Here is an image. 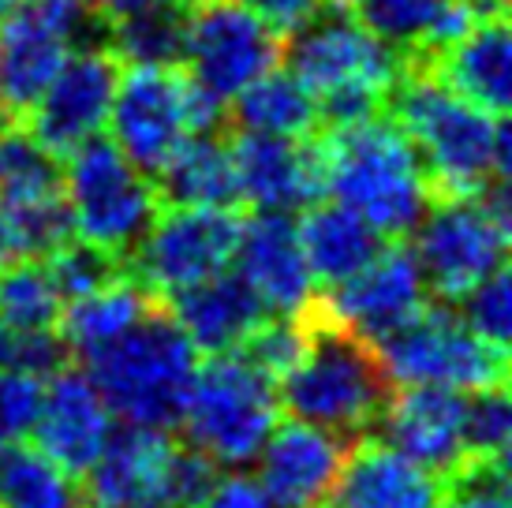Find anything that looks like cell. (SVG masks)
<instances>
[{
	"label": "cell",
	"instance_id": "1",
	"mask_svg": "<svg viewBox=\"0 0 512 508\" xmlns=\"http://www.w3.org/2000/svg\"><path fill=\"white\" fill-rule=\"evenodd\" d=\"M385 109L412 139L434 198H471L509 180L512 139L505 116L460 98L430 68L408 64Z\"/></svg>",
	"mask_w": 512,
	"mask_h": 508
},
{
	"label": "cell",
	"instance_id": "2",
	"mask_svg": "<svg viewBox=\"0 0 512 508\" xmlns=\"http://www.w3.org/2000/svg\"><path fill=\"white\" fill-rule=\"evenodd\" d=\"M326 195L359 213L382 240H404L430 210L423 161L412 139L389 113L363 116L356 124L322 127L318 135Z\"/></svg>",
	"mask_w": 512,
	"mask_h": 508
},
{
	"label": "cell",
	"instance_id": "3",
	"mask_svg": "<svg viewBox=\"0 0 512 508\" xmlns=\"http://www.w3.org/2000/svg\"><path fill=\"white\" fill-rule=\"evenodd\" d=\"M281 64L314 94L322 127H341L385 113L389 90L400 83L408 57L344 8H318L292 30Z\"/></svg>",
	"mask_w": 512,
	"mask_h": 508
},
{
	"label": "cell",
	"instance_id": "4",
	"mask_svg": "<svg viewBox=\"0 0 512 508\" xmlns=\"http://www.w3.org/2000/svg\"><path fill=\"white\" fill-rule=\"evenodd\" d=\"M311 337L299 363L277 381L281 415L356 441L374 430L393 385L374 344L307 311Z\"/></svg>",
	"mask_w": 512,
	"mask_h": 508
},
{
	"label": "cell",
	"instance_id": "5",
	"mask_svg": "<svg viewBox=\"0 0 512 508\" xmlns=\"http://www.w3.org/2000/svg\"><path fill=\"white\" fill-rule=\"evenodd\" d=\"M199 352L157 303L143 322L101 352L86 355V378L124 426L172 430L199 370Z\"/></svg>",
	"mask_w": 512,
	"mask_h": 508
},
{
	"label": "cell",
	"instance_id": "6",
	"mask_svg": "<svg viewBox=\"0 0 512 508\" xmlns=\"http://www.w3.org/2000/svg\"><path fill=\"white\" fill-rule=\"evenodd\" d=\"M277 423H281L277 381L266 378L240 352L206 355L176 419L187 445L217 467L251 464Z\"/></svg>",
	"mask_w": 512,
	"mask_h": 508
},
{
	"label": "cell",
	"instance_id": "7",
	"mask_svg": "<svg viewBox=\"0 0 512 508\" xmlns=\"http://www.w3.org/2000/svg\"><path fill=\"white\" fill-rule=\"evenodd\" d=\"M60 191L72 213L75 240L113 258H128L161 213L154 176L135 169L109 135H94L60 161Z\"/></svg>",
	"mask_w": 512,
	"mask_h": 508
},
{
	"label": "cell",
	"instance_id": "8",
	"mask_svg": "<svg viewBox=\"0 0 512 508\" xmlns=\"http://www.w3.org/2000/svg\"><path fill=\"white\" fill-rule=\"evenodd\" d=\"M228 105L176 68H120L109 105V139L135 169L157 176L191 135L221 131Z\"/></svg>",
	"mask_w": 512,
	"mask_h": 508
},
{
	"label": "cell",
	"instance_id": "9",
	"mask_svg": "<svg viewBox=\"0 0 512 508\" xmlns=\"http://www.w3.org/2000/svg\"><path fill=\"white\" fill-rule=\"evenodd\" d=\"M415 262L438 299H456L471 284L505 266L509 254V187L490 184L483 195L438 198L412 228Z\"/></svg>",
	"mask_w": 512,
	"mask_h": 508
},
{
	"label": "cell",
	"instance_id": "10",
	"mask_svg": "<svg viewBox=\"0 0 512 508\" xmlns=\"http://www.w3.org/2000/svg\"><path fill=\"white\" fill-rule=\"evenodd\" d=\"M389 385H434L453 393H479L505 385L509 352L483 340L449 307H423L412 322L374 344Z\"/></svg>",
	"mask_w": 512,
	"mask_h": 508
},
{
	"label": "cell",
	"instance_id": "11",
	"mask_svg": "<svg viewBox=\"0 0 512 508\" xmlns=\"http://www.w3.org/2000/svg\"><path fill=\"white\" fill-rule=\"evenodd\" d=\"M285 34L258 19L240 0H206L187 15L184 64L187 79L221 105L251 86L258 75L281 68Z\"/></svg>",
	"mask_w": 512,
	"mask_h": 508
},
{
	"label": "cell",
	"instance_id": "12",
	"mask_svg": "<svg viewBox=\"0 0 512 508\" xmlns=\"http://www.w3.org/2000/svg\"><path fill=\"white\" fill-rule=\"evenodd\" d=\"M243 217L236 210L161 206L139 247L128 254L131 277L157 299L210 281L232 266Z\"/></svg>",
	"mask_w": 512,
	"mask_h": 508
},
{
	"label": "cell",
	"instance_id": "13",
	"mask_svg": "<svg viewBox=\"0 0 512 508\" xmlns=\"http://www.w3.org/2000/svg\"><path fill=\"white\" fill-rule=\"evenodd\" d=\"M427 303L430 288L423 281V269L415 262L412 247H404L400 240H385L382 251L363 269H356L348 281L329 284L326 299L314 296L311 311L348 333H356L367 344H378L393 329L412 322Z\"/></svg>",
	"mask_w": 512,
	"mask_h": 508
},
{
	"label": "cell",
	"instance_id": "14",
	"mask_svg": "<svg viewBox=\"0 0 512 508\" xmlns=\"http://www.w3.org/2000/svg\"><path fill=\"white\" fill-rule=\"evenodd\" d=\"M116 79H120V60L105 45L72 49V57L60 64L42 98L27 109V131L57 161H64L86 139L105 135Z\"/></svg>",
	"mask_w": 512,
	"mask_h": 508
},
{
	"label": "cell",
	"instance_id": "15",
	"mask_svg": "<svg viewBox=\"0 0 512 508\" xmlns=\"http://www.w3.org/2000/svg\"><path fill=\"white\" fill-rule=\"evenodd\" d=\"M464 396L434 385H397L378 415V438L393 445L400 456L453 482L471 464L464 441Z\"/></svg>",
	"mask_w": 512,
	"mask_h": 508
},
{
	"label": "cell",
	"instance_id": "16",
	"mask_svg": "<svg viewBox=\"0 0 512 508\" xmlns=\"http://www.w3.org/2000/svg\"><path fill=\"white\" fill-rule=\"evenodd\" d=\"M232 161L240 180V202L251 210H307L311 202L326 198V169L318 139H281V135H255L236 131Z\"/></svg>",
	"mask_w": 512,
	"mask_h": 508
},
{
	"label": "cell",
	"instance_id": "17",
	"mask_svg": "<svg viewBox=\"0 0 512 508\" xmlns=\"http://www.w3.org/2000/svg\"><path fill=\"white\" fill-rule=\"evenodd\" d=\"M232 266L266 307V314L299 318L311 311L318 284L303 258L292 213L255 210L251 217H243Z\"/></svg>",
	"mask_w": 512,
	"mask_h": 508
},
{
	"label": "cell",
	"instance_id": "18",
	"mask_svg": "<svg viewBox=\"0 0 512 508\" xmlns=\"http://www.w3.org/2000/svg\"><path fill=\"white\" fill-rule=\"evenodd\" d=\"M169 430L113 426L101 456L86 471L83 494L90 508H172Z\"/></svg>",
	"mask_w": 512,
	"mask_h": 508
},
{
	"label": "cell",
	"instance_id": "19",
	"mask_svg": "<svg viewBox=\"0 0 512 508\" xmlns=\"http://www.w3.org/2000/svg\"><path fill=\"white\" fill-rule=\"evenodd\" d=\"M109 434H113V415L94 389V381L86 378V370L60 367L45 378L42 411L30 430L34 449L45 452L68 475L83 479L101 456Z\"/></svg>",
	"mask_w": 512,
	"mask_h": 508
},
{
	"label": "cell",
	"instance_id": "20",
	"mask_svg": "<svg viewBox=\"0 0 512 508\" xmlns=\"http://www.w3.org/2000/svg\"><path fill=\"white\" fill-rule=\"evenodd\" d=\"M90 45L72 27L45 12L42 4L23 0L19 8L0 19V75H4V98L12 113H23L42 98V90L53 83L60 64L72 57V49Z\"/></svg>",
	"mask_w": 512,
	"mask_h": 508
},
{
	"label": "cell",
	"instance_id": "21",
	"mask_svg": "<svg viewBox=\"0 0 512 508\" xmlns=\"http://www.w3.org/2000/svg\"><path fill=\"white\" fill-rule=\"evenodd\" d=\"M348 438L311 423H277L258 452V482L285 508H322L341 475Z\"/></svg>",
	"mask_w": 512,
	"mask_h": 508
},
{
	"label": "cell",
	"instance_id": "22",
	"mask_svg": "<svg viewBox=\"0 0 512 508\" xmlns=\"http://www.w3.org/2000/svg\"><path fill=\"white\" fill-rule=\"evenodd\" d=\"M445 479L400 456L382 438L348 441V456L322 508H438Z\"/></svg>",
	"mask_w": 512,
	"mask_h": 508
},
{
	"label": "cell",
	"instance_id": "23",
	"mask_svg": "<svg viewBox=\"0 0 512 508\" xmlns=\"http://www.w3.org/2000/svg\"><path fill=\"white\" fill-rule=\"evenodd\" d=\"M161 307L184 329V337L195 344L199 355L236 352L243 340L255 333V325L266 318V307L247 288V281L228 269L210 281L172 292L161 299Z\"/></svg>",
	"mask_w": 512,
	"mask_h": 508
},
{
	"label": "cell",
	"instance_id": "24",
	"mask_svg": "<svg viewBox=\"0 0 512 508\" xmlns=\"http://www.w3.org/2000/svg\"><path fill=\"white\" fill-rule=\"evenodd\" d=\"M427 68L460 98L475 101L486 113H509L512 101V42L505 19H483L427 60Z\"/></svg>",
	"mask_w": 512,
	"mask_h": 508
},
{
	"label": "cell",
	"instance_id": "25",
	"mask_svg": "<svg viewBox=\"0 0 512 508\" xmlns=\"http://www.w3.org/2000/svg\"><path fill=\"white\" fill-rule=\"evenodd\" d=\"M191 8L180 0H113L98 12L105 49L120 68H176Z\"/></svg>",
	"mask_w": 512,
	"mask_h": 508
},
{
	"label": "cell",
	"instance_id": "26",
	"mask_svg": "<svg viewBox=\"0 0 512 508\" xmlns=\"http://www.w3.org/2000/svg\"><path fill=\"white\" fill-rule=\"evenodd\" d=\"M356 19L412 60H430L479 23L468 0H356Z\"/></svg>",
	"mask_w": 512,
	"mask_h": 508
},
{
	"label": "cell",
	"instance_id": "27",
	"mask_svg": "<svg viewBox=\"0 0 512 508\" xmlns=\"http://www.w3.org/2000/svg\"><path fill=\"white\" fill-rule=\"evenodd\" d=\"M157 303L161 299L150 288H143L135 277L116 273L113 281L98 284V288H90V292L68 299L60 307L57 333L64 337L68 352L86 359L90 352H101L105 344H113L128 329H135Z\"/></svg>",
	"mask_w": 512,
	"mask_h": 508
},
{
	"label": "cell",
	"instance_id": "28",
	"mask_svg": "<svg viewBox=\"0 0 512 508\" xmlns=\"http://www.w3.org/2000/svg\"><path fill=\"white\" fill-rule=\"evenodd\" d=\"M303 258L314 273V284H341L382 251V236L341 202H311L296 221Z\"/></svg>",
	"mask_w": 512,
	"mask_h": 508
},
{
	"label": "cell",
	"instance_id": "29",
	"mask_svg": "<svg viewBox=\"0 0 512 508\" xmlns=\"http://www.w3.org/2000/svg\"><path fill=\"white\" fill-rule=\"evenodd\" d=\"M165 206H202V210H236L240 180L232 146L217 131L191 135L154 176Z\"/></svg>",
	"mask_w": 512,
	"mask_h": 508
},
{
	"label": "cell",
	"instance_id": "30",
	"mask_svg": "<svg viewBox=\"0 0 512 508\" xmlns=\"http://www.w3.org/2000/svg\"><path fill=\"white\" fill-rule=\"evenodd\" d=\"M228 120L236 124V131L281 135V139H307L322 127L314 94L288 68H273L258 75L251 86H243L228 101Z\"/></svg>",
	"mask_w": 512,
	"mask_h": 508
},
{
	"label": "cell",
	"instance_id": "31",
	"mask_svg": "<svg viewBox=\"0 0 512 508\" xmlns=\"http://www.w3.org/2000/svg\"><path fill=\"white\" fill-rule=\"evenodd\" d=\"M0 508H90L79 479L34 445H0Z\"/></svg>",
	"mask_w": 512,
	"mask_h": 508
},
{
	"label": "cell",
	"instance_id": "32",
	"mask_svg": "<svg viewBox=\"0 0 512 508\" xmlns=\"http://www.w3.org/2000/svg\"><path fill=\"white\" fill-rule=\"evenodd\" d=\"M57 284L45 269V258H23L0 269V318L15 329H57L60 318Z\"/></svg>",
	"mask_w": 512,
	"mask_h": 508
},
{
	"label": "cell",
	"instance_id": "33",
	"mask_svg": "<svg viewBox=\"0 0 512 508\" xmlns=\"http://www.w3.org/2000/svg\"><path fill=\"white\" fill-rule=\"evenodd\" d=\"M509 434L512 411L505 385L464 396V441H468L471 464H509L505 460L509 456Z\"/></svg>",
	"mask_w": 512,
	"mask_h": 508
},
{
	"label": "cell",
	"instance_id": "34",
	"mask_svg": "<svg viewBox=\"0 0 512 508\" xmlns=\"http://www.w3.org/2000/svg\"><path fill=\"white\" fill-rule=\"evenodd\" d=\"M307 337H311L307 314H299V318H292V314H266L255 325V333L243 340L236 352L247 363H255L266 378L281 381L299 363V355L307 348Z\"/></svg>",
	"mask_w": 512,
	"mask_h": 508
},
{
	"label": "cell",
	"instance_id": "35",
	"mask_svg": "<svg viewBox=\"0 0 512 508\" xmlns=\"http://www.w3.org/2000/svg\"><path fill=\"white\" fill-rule=\"evenodd\" d=\"M60 184V161L27 127L0 124V195Z\"/></svg>",
	"mask_w": 512,
	"mask_h": 508
},
{
	"label": "cell",
	"instance_id": "36",
	"mask_svg": "<svg viewBox=\"0 0 512 508\" xmlns=\"http://www.w3.org/2000/svg\"><path fill=\"white\" fill-rule=\"evenodd\" d=\"M460 303V318L479 333L483 340L498 344L509 352V333H512V292H509V269L501 266L479 284H471Z\"/></svg>",
	"mask_w": 512,
	"mask_h": 508
},
{
	"label": "cell",
	"instance_id": "37",
	"mask_svg": "<svg viewBox=\"0 0 512 508\" xmlns=\"http://www.w3.org/2000/svg\"><path fill=\"white\" fill-rule=\"evenodd\" d=\"M45 269H49V277L57 284L60 299L68 303V299L83 296V292L98 288V284L113 281L116 273H120V258H113V254L98 251V247H90V243L72 236L64 247L45 254Z\"/></svg>",
	"mask_w": 512,
	"mask_h": 508
},
{
	"label": "cell",
	"instance_id": "38",
	"mask_svg": "<svg viewBox=\"0 0 512 508\" xmlns=\"http://www.w3.org/2000/svg\"><path fill=\"white\" fill-rule=\"evenodd\" d=\"M68 344L57 329H15L0 318V370H23L34 378H49L68 367Z\"/></svg>",
	"mask_w": 512,
	"mask_h": 508
},
{
	"label": "cell",
	"instance_id": "39",
	"mask_svg": "<svg viewBox=\"0 0 512 508\" xmlns=\"http://www.w3.org/2000/svg\"><path fill=\"white\" fill-rule=\"evenodd\" d=\"M45 378L23 370H0V445L27 441L42 411Z\"/></svg>",
	"mask_w": 512,
	"mask_h": 508
},
{
	"label": "cell",
	"instance_id": "40",
	"mask_svg": "<svg viewBox=\"0 0 512 508\" xmlns=\"http://www.w3.org/2000/svg\"><path fill=\"white\" fill-rule=\"evenodd\" d=\"M438 508H509V464H471L445 482Z\"/></svg>",
	"mask_w": 512,
	"mask_h": 508
},
{
	"label": "cell",
	"instance_id": "41",
	"mask_svg": "<svg viewBox=\"0 0 512 508\" xmlns=\"http://www.w3.org/2000/svg\"><path fill=\"white\" fill-rule=\"evenodd\" d=\"M195 508H285L277 497L251 475H217L210 494Z\"/></svg>",
	"mask_w": 512,
	"mask_h": 508
},
{
	"label": "cell",
	"instance_id": "42",
	"mask_svg": "<svg viewBox=\"0 0 512 508\" xmlns=\"http://www.w3.org/2000/svg\"><path fill=\"white\" fill-rule=\"evenodd\" d=\"M243 8H251L258 19H266L273 30L292 34L299 23H307L318 8H326V0H240Z\"/></svg>",
	"mask_w": 512,
	"mask_h": 508
},
{
	"label": "cell",
	"instance_id": "43",
	"mask_svg": "<svg viewBox=\"0 0 512 508\" xmlns=\"http://www.w3.org/2000/svg\"><path fill=\"white\" fill-rule=\"evenodd\" d=\"M8 113L12 109H8V98H4V75H0V124H8Z\"/></svg>",
	"mask_w": 512,
	"mask_h": 508
},
{
	"label": "cell",
	"instance_id": "44",
	"mask_svg": "<svg viewBox=\"0 0 512 508\" xmlns=\"http://www.w3.org/2000/svg\"><path fill=\"white\" fill-rule=\"evenodd\" d=\"M19 4H23V0H0V19L12 12V8H19Z\"/></svg>",
	"mask_w": 512,
	"mask_h": 508
},
{
	"label": "cell",
	"instance_id": "45",
	"mask_svg": "<svg viewBox=\"0 0 512 508\" xmlns=\"http://www.w3.org/2000/svg\"><path fill=\"white\" fill-rule=\"evenodd\" d=\"M86 4H90V8H94V15H98L101 8H105V4H113V0H86Z\"/></svg>",
	"mask_w": 512,
	"mask_h": 508
},
{
	"label": "cell",
	"instance_id": "46",
	"mask_svg": "<svg viewBox=\"0 0 512 508\" xmlns=\"http://www.w3.org/2000/svg\"><path fill=\"white\" fill-rule=\"evenodd\" d=\"M180 4H187V8H199V4H206V0H180Z\"/></svg>",
	"mask_w": 512,
	"mask_h": 508
},
{
	"label": "cell",
	"instance_id": "47",
	"mask_svg": "<svg viewBox=\"0 0 512 508\" xmlns=\"http://www.w3.org/2000/svg\"><path fill=\"white\" fill-rule=\"evenodd\" d=\"M348 4H356V0H333V8H348Z\"/></svg>",
	"mask_w": 512,
	"mask_h": 508
}]
</instances>
